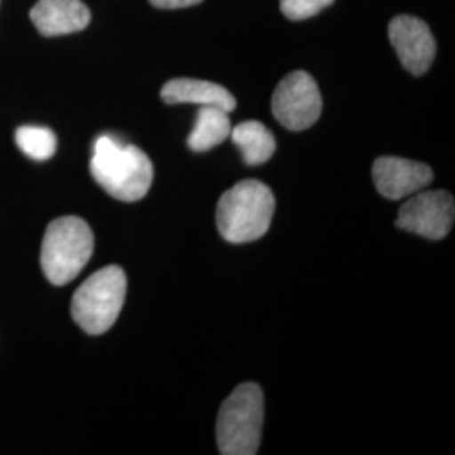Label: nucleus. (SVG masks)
Wrapping results in <instances>:
<instances>
[{"label": "nucleus", "instance_id": "nucleus-1", "mask_svg": "<svg viewBox=\"0 0 455 455\" xmlns=\"http://www.w3.org/2000/svg\"><path fill=\"white\" fill-rule=\"evenodd\" d=\"M90 171L107 195L124 203L140 201L154 180V165L146 152L112 135L95 140Z\"/></svg>", "mask_w": 455, "mask_h": 455}, {"label": "nucleus", "instance_id": "nucleus-2", "mask_svg": "<svg viewBox=\"0 0 455 455\" xmlns=\"http://www.w3.org/2000/svg\"><path fill=\"white\" fill-rule=\"evenodd\" d=\"M275 197L260 180L238 182L220 197L216 225L229 243H250L261 238L274 220Z\"/></svg>", "mask_w": 455, "mask_h": 455}, {"label": "nucleus", "instance_id": "nucleus-3", "mask_svg": "<svg viewBox=\"0 0 455 455\" xmlns=\"http://www.w3.org/2000/svg\"><path fill=\"white\" fill-rule=\"evenodd\" d=\"M95 250V236L88 223L76 216H63L49 223L41 267L52 285H66L76 278Z\"/></svg>", "mask_w": 455, "mask_h": 455}, {"label": "nucleus", "instance_id": "nucleus-4", "mask_svg": "<svg viewBox=\"0 0 455 455\" xmlns=\"http://www.w3.org/2000/svg\"><path fill=\"white\" fill-rule=\"evenodd\" d=\"M265 403L255 383H243L233 391L218 413L216 440L220 454L253 455L260 449Z\"/></svg>", "mask_w": 455, "mask_h": 455}, {"label": "nucleus", "instance_id": "nucleus-5", "mask_svg": "<svg viewBox=\"0 0 455 455\" xmlns=\"http://www.w3.org/2000/svg\"><path fill=\"white\" fill-rule=\"evenodd\" d=\"M127 295L125 272L110 265L88 276L71 300L75 323L90 336L107 332L116 323Z\"/></svg>", "mask_w": 455, "mask_h": 455}, {"label": "nucleus", "instance_id": "nucleus-6", "mask_svg": "<svg viewBox=\"0 0 455 455\" xmlns=\"http://www.w3.org/2000/svg\"><path fill=\"white\" fill-rule=\"evenodd\" d=\"M323 97L315 80L306 71H293L276 84L272 114L292 132L307 131L321 116Z\"/></svg>", "mask_w": 455, "mask_h": 455}, {"label": "nucleus", "instance_id": "nucleus-7", "mask_svg": "<svg viewBox=\"0 0 455 455\" xmlns=\"http://www.w3.org/2000/svg\"><path fill=\"white\" fill-rule=\"evenodd\" d=\"M454 197L447 191H423L408 196L396 227L428 240H442L454 225Z\"/></svg>", "mask_w": 455, "mask_h": 455}, {"label": "nucleus", "instance_id": "nucleus-8", "mask_svg": "<svg viewBox=\"0 0 455 455\" xmlns=\"http://www.w3.org/2000/svg\"><path fill=\"white\" fill-rule=\"evenodd\" d=\"M391 46L396 51L403 68L415 76H422L435 60L437 43L427 22L419 17L402 14L391 19Z\"/></svg>", "mask_w": 455, "mask_h": 455}, {"label": "nucleus", "instance_id": "nucleus-9", "mask_svg": "<svg viewBox=\"0 0 455 455\" xmlns=\"http://www.w3.org/2000/svg\"><path fill=\"white\" fill-rule=\"evenodd\" d=\"M373 180L379 195L396 201L425 189L434 180V172L427 164L379 157L373 164Z\"/></svg>", "mask_w": 455, "mask_h": 455}, {"label": "nucleus", "instance_id": "nucleus-10", "mask_svg": "<svg viewBox=\"0 0 455 455\" xmlns=\"http://www.w3.org/2000/svg\"><path fill=\"white\" fill-rule=\"evenodd\" d=\"M31 20L39 34L56 37L83 31L92 12L82 0H37L31 9Z\"/></svg>", "mask_w": 455, "mask_h": 455}, {"label": "nucleus", "instance_id": "nucleus-11", "mask_svg": "<svg viewBox=\"0 0 455 455\" xmlns=\"http://www.w3.org/2000/svg\"><path fill=\"white\" fill-rule=\"evenodd\" d=\"M161 97L169 105L195 103L201 107H218L228 114L236 108V100L225 86L195 78H176L165 83Z\"/></svg>", "mask_w": 455, "mask_h": 455}, {"label": "nucleus", "instance_id": "nucleus-12", "mask_svg": "<svg viewBox=\"0 0 455 455\" xmlns=\"http://www.w3.org/2000/svg\"><path fill=\"white\" fill-rule=\"evenodd\" d=\"M233 144L240 148L242 157L248 165L268 163L275 154V137L261 122L248 120L238 124L229 132Z\"/></svg>", "mask_w": 455, "mask_h": 455}, {"label": "nucleus", "instance_id": "nucleus-13", "mask_svg": "<svg viewBox=\"0 0 455 455\" xmlns=\"http://www.w3.org/2000/svg\"><path fill=\"white\" fill-rule=\"evenodd\" d=\"M229 132L231 122L228 112L218 107H201L196 115L195 131L188 139V146L195 152H208L223 144Z\"/></svg>", "mask_w": 455, "mask_h": 455}, {"label": "nucleus", "instance_id": "nucleus-14", "mask_svg": "<svg viewBox=\"0 0 455 455\" xmlns=\"http://www.w3.org/2000/svg\"><path fill=\"white\" fill-rule=\"evenodd\" d=\"M16 144L29 159L43 163L54 156L58 140L48 127L24 125L16 131Z\"/></svg>", "mask_w": 455, "mask_h": 455}, {"label": "nucleus", "instance_id": "nucleus-15", "mask_svg": "<svg viewBox=\"0 0 455 455\" xmlns=\"http://www.w3.org/2000/svg\"><path fill=\"white\" fill-rule=\"evenodd\" d=\"M334 0H280L282 14L291 20H304L317 16Z\"/></svg>", "mask_w": 455, "mask_h": 455}, {"label": "nucleus", "instance_id": "nucleus-16", "mask_svg": "<svg viewBox=\"0 0 455 455\" xmlns=\"http://www.w3.org/2000/svg\"><path fill=\"white\" fill-rule=\"evenodd\" d=\"M154 7L159 9H182V7H191V5H197L203 0H148Z\"/></svg>", "mask_w": 455, "mask_h": 455}]
</instances>
